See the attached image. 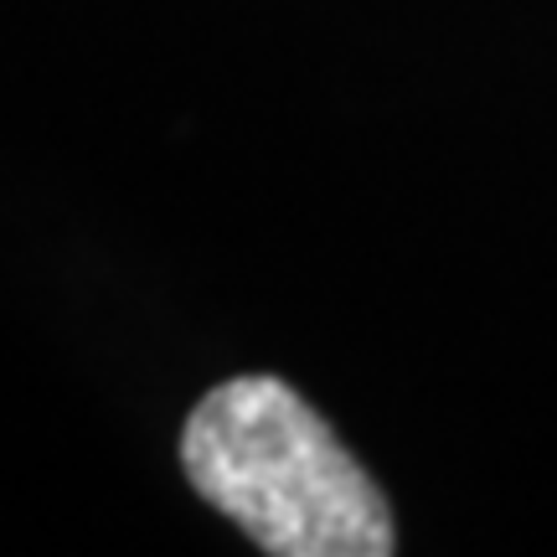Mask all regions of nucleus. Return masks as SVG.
<instances>
[{"mask_svg":"<svg viewBox=\"0 0 557 557\" xmlns=\"http://www.w3.org/2000/svg\"><path fill=\"white\" fill-rule=\"evenodd\" d=\"M181 465L274 557H387L393 511L331 423L278 377H233L191 408Z\"/></svg>","mask_w":557,"mask_h":557,"instance_id":"obj_1","label":"nucleus"}]
</instances>
